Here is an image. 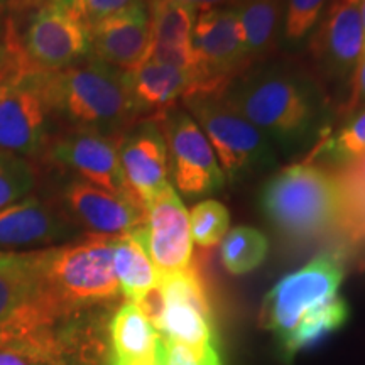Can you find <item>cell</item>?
<instances>
[{
	"label": "cell",
	"instance_id": "obj_27",
	"mask_svg": "<svg viewBox=\"0 0 365 365\" xmlns=\"http://www.w3.org/2000/svg\"><path fill=\"white\" fill-rule=\"evenodd\" d=\"M330 0H286L281 39L286 44H299L319 24Z\"/></svg>",
	"mask_w": 365,
	"mask_h": 365
},
{
	"label": "cell",
	"instance_id": "obj_24",
	"mask_svg": "<svg viewBox=\"0 0 365 365\" xmlns=\"http://www.w3.org/2000/svg\"><path fill=\"white\" fill-rule=\"evenodd\" d=\"M267 237L252 227H235L222 239V264L234 276L252 272L266 261Z\"/></svg>",
	"mask_w": 365,
	"mask_h": 365
},
{
	"label": "cell",
	"instance_id": "obj_20",
	"mask_svg": "<svg viewBox=\"0 0 365 365\" xmlns=\"http://www.w3.org/2000/svg\"><path fill=\"white\" fill-rule=\"evenodd\" d=\"M127 83L137 115H150L156 120L185 100L190 75L181 68L145 59L135 70L127 71Z\"/></svg>",
	"mask_w": 365,
	"mask_h": 365
},
{
	"label": "cell",
	"instance_id": "obj_17",
	"mask_svg": "<svg viewBox=\"0 0 365 365\" xmlns=\"http://www.w3.org/2000/svg\"><path fill=\"white\" fill-rule=\"evenodd\" d=\"M149 4L132 0L129 6L90 26V56L122 71L145 61L149 48Z\"/></svg>",
	"mask_w": 365,
	"mask_h": 365
},
{
	"label": "cell",
	"instance_id": "obj_34",
	"mask_svg": "<svg viewBox=\"0 0 365 365\" xmlns=\"http://www.w3.org/2000/svg\"><path fill=\"white\" fill-rule=\"evenodd\" d=\"M49 4L54 7L61 9V11L76 14L80 17V7L83 4V0H49Z\"/></svg>",
	"mask_w": 365,
	"mask_h": 365
},
{
	"label": "cell",
	"instance_id": "obj_29",
	"mask_svg": "<svg viewBox=\"0 0 365 365\" xmlns=\"http://www.w3.org/2000/svg\"><path fill=\"white\" fill-rule=\"evenodd\" d=\"M156 365H222L218 349L195 350L158 335Z\"/></svg>",
	"mask_w": 365,
	"mask_h": 365
},
{
	"label": "cell",
	"instance_id": "obj_26",
	"mask_svg": "<svg viewBox=\"0 0 365 365\" xmlns=\"http://www.w3.org/2000/svg\"><path fill=\"white\" fill-rule=\"evenodd\" d=\"M230 227V213L217 200H205L190 212L191 240L200 247H212L227 235Z\"/></svg>",
	"mask_w": 365,
	"mask_h": 365
},
{
	"label": "cell",
	"instance_id": "obj_9",
	"mask_svg": "<svg viewBox=\"0 0 365 365\" xmlns=\"http://www.w3.org/2000/svg\"><path fill=\"white\" fill-rule=\"evenodd\" d=\"M166 137L173 182L182 195L205 196L220 191L227 178L207 135L182 108L156 118Z\"/></svg>",
	"mask_w": 365,
	"mask_h": 365
},
{
	"label": "cell",
	"instance_id": "obj_11",
	"mask_svg": "<svg viewBox=\"0 0 365 365\" xmlns=\"http://www.w3.org/2000/svg\"><path fill=\"white\" fill-rule=\"evenodd\" d=\"M144 227L132 232L158 269L159 276L185 271L191 266L193 240L190 234V213L176 193L166 186L145 205Z\"/></svg>",
	"mask_w": 365,
	"mask_h": 365
},
{
	"label": "cell",
	"instance_id": "obj_30",
	"mask_svg": "<svg viewBox=\"0 0 365 365\" xmlns=\"http://www.w3.org/2000/svg\"><path fill=\"white\" fill-rule=\"evenodd\" d=\"M130 2L132 0H83L80 7V17L90 27L105 19V17L122 11Z\"/></svg>",
	"mask_w": 365,
	"mask_h": 365
},
{
	"label": "cell",
	"instance_id": "obj_16",
	"mask_svg": "<svg viewBox=\"0 0 365 365\" xmlns=\"http://www.w3.org/2000/svg\"><path fill=\"white\" fill-rule=\"evenodd\" d=\"M118 158L127 186L144 207L171 185L166 137L154 118L139 122L122 134Z\"/></svg>",
	"mask_w": 365,
	"mask_h": 365
},
{
	"label": "cell",
	"instance_id": "obj_32",
	"mask_svg": "<svg viewBox=\"0 0 365 365\" xmlns=\"http://www.w3.org/2000/svg\"><path fill=\"white\" fill-rule=\"evenodd\" d=\"M0 365H46L26 350L17 346H0Z\"/></svg>",
	"mask_w": 365,
	"mask_h": 365
},
{
	"label": "cell",
	"instance_id": "obj_8",
	"mask_svg": "<svg viewBox=\"0 0 365 365\" xmlns=\"http://www.w3.org/2000/svg\"><path fill=\"white\" fill-rule=\"evenodd\" d=\"M161 313L154 323L158 335L195 350L218 349L215 318L207 286L195 267L159 276Z\"/></svg>",
	"mask_w": 365,
	"mask_h": 365
},
{
	"label": "cell",
	"instance_id": "obj_28",
	"mask_svg": "<svg viewBox=\"0 0 365 365\" xmlns=\"http://www.w3.org/2000/svg\"><path fill=\"white\" fill-rule=\"evenodd\" d=\"M34 181V170L26 159L0 150V210L29 193Z\"/></svg>",
	"mask_w": 365,
	"mask_h": 365
},
{
	"label": "cell",
	"instance_id": "obj_5",
	"mask_svg": "<svg viewBox=\"0 0 365 365\" xmlns=\"http://www.w3.org/2000/svg\"><path fill=\"white\" fill-rule=\"evenodd\" d=\"M213 148L227 181L235 182L276 168L269 137L223 97H193L182 102Z\"/></svg>",
	"mask_w": 365,
	"mask_h": 365
},
{
	"label": "cell",
	"instance_id": "obj_14",
	"mask_svg": "<svg viewBox=\"0 0 365 365\" xmlns=\"http://www.w3.org/2000/svg\"><path fill=\"white\" fill-rule=\"evenodd\" d=\"M120 137V134L110 135L98 130L75 129L53 144L51 159L75 171L90 185L110 193L134 196L127 186L118 158Z\"/></svg>",
	"mask_w": 365,
	"mask_h": 365
},
{
	"label": "cell",
	"instance_id": "obj_4",
	"mask_svg": "<svg viewBox=\"0 0 365 365\" xmlns=\"http://www.w3.org/2000/svg\"><path fill=\"white\" fill-rule=\"evenodd\" d=\"M259 203L271 225L294 240L314 239L344 220L341 181L309 161L269 178Z\"/></svg>",
	"mask_w": 365,
	"mask_h": 365
},
{
	"label": "cell",
	"instance_id": "obj_21",
	"mask_svg": "<svg viewBox=\"0 0 365 365\" xmlns=\"http://www.w3.org/2000/svg\"><path fill=\"white\" fill-rule=\"evenodd\" d=\"M284 11L286 0H240L235 4L245 54L252 66L276 53Z\"/></svg>",
	"mask_w": 365,
	"mask_h": 365
},
{
	"label": "cell",
	"instance_id": "obj_25",
	"mask_svg": "<svg viewBox=\"0 0 365 365\" xmlns=\"http://www.w3.org/2000/svg\"><path fill=\"white\" fill-rule=\"evenodd\" d=\"M318 156L333 164H354L365 159V108L319 144Z\"/></svg>",
	"mask_w": 365,
	"mask_h": 365
},
{
	"label": "cell",
	"instance_id": "obj_6",
	"mask_svg": "<svg viewBox=\"0 0 365 365\" xmlns=\"http://www.w3.org/2000/svg\"><path fill=\"white\" fill-rule=\"evenodd\" d=\"M191 44L195 61L185 100L222 97L228 86L252 68L245 54L235 6L196 14Z\"/></svg>",
	"mask_w": 365,
	"mask_h": 365
},
{
	"label": "cell",
	"instance_id": "obj_1",
	"mask_svg": "<svg viewBox=\"0 0 365 365\" xmlns=\"http://www.w3.org/2000/svg\"><path fill=\"white\" fill-rule=\"evenodd\" d=\"M222 97L286 149L304 148L322 130V90L301 68L286 63L252 66Z\"/></svg>",
	"mask_w": 365,
	"mask_h": 365
},
{
	"label": "cell",
	"instance_id": "obj_10",
	"mask_svg": "<svg viewBox=\"0 0 365 365\" xmlns=\"http://www.w3.org/2000/svg\"><path fill=\"white\" fill-rule=\"evenodd\" d=\"M21 68L14 78L0 81V150L11 154H34L48 132L49 107L41 93L36 73Z\"/></svg>",
	"mask_w": 365,
	"mask_h": 365
},
{
	"label": "cell",
	"instance_id": "obj_12",
	"mask_svg": "<svg viewBox=\"0 0 365 365\" xmlns=\"http://www.w3.org/2000/svg\"><path fill=\"white\" fill-rule=\"evenodd\" d=\"M22 44L31 68L58 71L90 56V27L48 2L33 14Z\"/></svg>",
	"mask_w": 365,
	"mask_h": 365
},
{
	"label": "cell",
	"instance_id": "obj_22",
	"mask_svg": "<svg viewBox=\"0 0 365 365\" xmlns=\"http://www.w3.org/2000/svg\"><path fill=\"white\" fill-rule=\"evenodd\" d=\"M113 271L120 293L129 301L140 299L159 284V272L140 240L132 234L113 237Z\"/></svg>",
	"mask_w": 365,
	"mask_h": 365
},
{
	"label": "cell",
	"instance_id": "obj_31",
	"mask_svg": "<svg viewBox=\"0 0 365 365\" xmlns=\"http://www.w3.org/2000/svg\"><path fill=\"white\" fill-rule=\"evenodd\" d=\"M365 108V44L364 51L354 70L352 93L346 102V113H357Z\"/></svg>",
	"mask_w": 365,
	"mask_h": 365
},
{
	"label": "cell",
	"instance_id": "obj_18",
	"mask_svg": "<svg viewBox=\"0 0 365 365\" xmlns=\"http://www.w3.org/2000/svg\"><path fill=\"white\" fill-rule=\"evenodd\" d=\"M76 234L78 227L66 213L38 198H26L0 210V247H34Z\"/></svg>",
	"mask_w": 365,
	"mask_h": 365
},
{
	"label": "cell",
	"instance_id": "obj_15",
	"mask_svg": "<svg viewBox=\"0 0 365 365\" xmlns=\"http://www.w3.org/2000/svg\"><path fill=\"white\" fill-rule=\"evenodd\" d=\"M312 39L313 56L331 80H346L364 51L362 0H330Z\"/></svg>",
	"mask_w": 365,
	"mask_h": 365
},
{
	"label": "cell",
	"instance_id": "obj_19",
	"mask_svg": "<svg viewBox=\"0 0 365 365\" xmlns=\"http://www.w3.org/2000/svg\"><path fill=\"white\" fill-rule=\"evenodd\" d=\"M195 7L181 0H149V48L145 59L181 68L190 75L193 68L191 34L196 21Z\"/></svg>",
	"mask_w": 365,
	"mask_h": 365
},
{
	"label": "cell",
	"instance_id": "obj_33",
	"mask_svg": "<svg viewBox=\"0 0 365 365\" xmlns=\"http://www.w3.org/2000/svg\"><path fill=\"white\" fill-rule=\"evenodd\" d=\"M186 2L188 6L195 7L196 11H207V9H217V7H232L239 4L240 0H181Z\"/></svg>",
	"mask_w": 365,
	"mask_h": 365
},
{
	"label": "cell",
	"instance_id": "obj_3",
	"mask_svg": "<svg viewBox=\"0 0 365 365\" xmlns=\"http://www.w3.org/2000/svg\"><path fill=\"white\" fill-rule=\"evenodd\" d=\"M49 112H56L76 129L118 135L135 122L127 71L88 56L58 71L36 73Z\"/></svg>",
	"mask_w": 365,
	"mask_h": 365
},
{
	"label": "cell",
	"instance_id": "obj_23",
	"mask_svg": "<svg viewBox=\"0 0 365 365\" xmlns=\"http://www.w3.org/2000/svg\"><path fill=\"white\" fill-rule=\"evenodd\" d=\"M349 303L341 296H336L328 303L304 314L299 325L293 331V335L289 336V340L281 349L291 357L299 350L309 349V346L319 344L328 335H331L333 331L340 330L349 319Z\"/></svg>",
	"mask_w": 365,
	"mask_h": 365
},
{
	"label": "cell",
	"instance_id": "obj_13",
	"mask_svg": "<svg viewBox=\"0 0 365 365\" xmlns=\"http://www.w3.org/2000/svg\"><path fill=\"white\" fill-rule=\"evenodd\" d=\"M61 202L70 220L91 235L130 234L144 227L148 215L135 196L110 193L83 180L68 182Z\"/></svg>",
	"mask_w": 365,
	"mask_h": 365
},
{
	"label": "cell",
	"instance_id": "obj_2",
	"mask_svg": "<svg viewBox=\"0 0 365 365\" xmlns=\"http://www.w3.org/2000/svg\"><path fill=\"white\" fill-rule=\"evenodd\" d=\"M112 242L113 237L88 234L83 240L29 252L41 304L59 325L120 298Z\"/></svg>",
	"mask_w": 365,
	"mask_h": 365
},
{
	"label": "cell",
	"instance_id": "obj_7",
	"mask_svg": "<svg viewBox=\"0 0 365 365\" xmlns=\"http://www.w3.org/2000/svg\"><path fill=\"white\" fill-rule=\"evenodd\" d=\"M345 267L339 254L325 252L298 271L287 274L264 298L261 323L282 346L313 309L339 296Z\"/></svg>",
	"mask_w": 365,
	"mask_h": 365
},
{
	"label": "cell",
	"instance_id": "obj_35",
	"mask_svg": "<svg viewBox=\"0 0 365 365\" xmlns=\"http://www.w3.org/2000/svg\"><path fill=\"white\" fill-rule=\"evenodd\" d=\"M7 2H12V0H0V4H7Z\"/></svg>",
	"mask_w": 365,
	"mask_h": 365
}]
</instances>
